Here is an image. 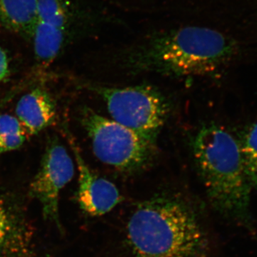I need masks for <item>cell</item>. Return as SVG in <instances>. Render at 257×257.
Returning a JSON list of instances; mask_svg holds the SVG:
<instances>
[{
    "label": "cell",
    "instance_id": "6da1fadb",
    "mask_svg": "<svg viewBox=\"0 0 257 257\" xmlns=\"http://www.w3.org/2000/svg\"><path fill=\"white\" fill-rule=\"evenodd\" d=\"M131 206L108 257H213L204 211L187 194L167 189Z\"/></svg>",
    "mask_w": 257,
    "mask_h": 257
},
{
    "label": "cell",
    "instance_id": "4fadbf2b",
    "mask_svg": "<svg viewBox=\"0 0 257 257\" xmlns=\"http://www.w3.org/2000/svg\"><path fill=\"white\" fill-rule=\"evenodd\" d=\"M28 138L18 118L0 114V155L18 150Z\"/></svg>",
    "mask_w": 257,
    "mask_h": 257
},
{
    "label": "cell",
    "instance_id": "5bb4252c",
    "mask_svg": "<svg viewBox=\"0 0 257 257\" xmlns=\"http://www.w3.org/2000/svg\"><path fill=\"white\" fill-rule=\"evenodd\" d=\"M37 20L67 30L69 10L62 0H38Z\"/></svg>",
    "mask_w": 257,
    "mask_h": 257
},
{
    "label": "cell",
    "instance_id": "9a60e30c",
    "mask_svg": "<svg viewBox=\"0 0 257 257\" xmlns=\"http://www.w3.org/2000/svg\"><path fill=\"white\" fill-rule=\"evenodd\" d=\"M9 74V59L4 49L0 46V84L8 78Z\"/></svg>",
    "mask_w": 257,
    "mask_h": 257
},
{
    "label": "cell",
    "instance_id": "52a82bcc",
    "mask_svg": "<svg viewBox=\"0 0 257 257\" xmlns=\"http://www.w3.org/2000/svg\"><path fill=\"white\" fill-rule=\"evenodd\" d=\"M67 138L75 157L79 172L76 199L83 212L92 217L109 214L123 201L121 193L114 183L96 175L84 162L79 147L72 135Z\"/></svg>",
    "mask_w": 257,
    "mask_h": 257
},
{
    "label": "cell",
    "instance_id": "7c38bea8",
    "mask_svg": "<svg viewBox=\"0 0 257 257\" xmlns=\"http://www.w3.org/2000/svg\"><path fill=\"white\" fill-rule=\"evenodd\" d=\"M238 141L248 182L257 190V121L243 132Z\"/></svg>",
    "mask_w": 257,
    "mask_h": 257
},
{
    "label": "cell",
    "instance_id": "8992f818",
    "mask_svg": "<svg viewBox=\"0 0 257 257\" xmlns=\"http://www.w3.org/2000/svg\"><path fill=\"white\" fill-rule=\"evenodd\" d=\"M74 175L72 157L58 138H52L42 157L40 170L30 184V193L41 205L44 217L58 226L61 192Z\"/></svg>",
    "mask_w": 257,
    "mask_h": 257
},
{
    "label": "cell",
    "instance_id": "ba28073f",
    "mask_svg": "<svg viewBox=\"0 0 257 257\" xmlns=\"http://www.w3.org/2000/svg\"><path fill=\"white\" fill-rule=\"evenodd\" d=\"M0 257H34L31 231L23 211L1 195Z\"/></svg>",
    "mask_w": 257,
    "mask_h": 257
},
{
    "label": "cell",
    "instance_id": "277c9868",
    "mask_svg": "<svg viewBox=\"0 0 257 257\" xmlns=\"http://www.w3.org/2000/svg\"><path fill=\"white\" fill-rule=\"evenodd\" d=\"M81 124L92 142L94 155L103 163L126 175L148 168L155 159L156 145L123 125L84 106Z\"/></svg>",
    "mask_w": 257,
    "mask_h": 257
},
{
    "label": "cell",
    "instance_id": "3957f363",
    "mask_svg": "<svg viewBox=\"0 0 257 257\" xmlns=\"http://www.w3.org/2000/svg\"><path fill=\"white\" fill-rule=\"evenodd\" d=\"M191 147L211 207L223 217L251 227V187L238 139L222 126L209 123L196 132Z\"/></svg>",
    "mask_w": 257,
    "mask_h": 257
},
{
    "label": "cell",
    "instance_id": "9c48e42d",
    "mask_svg": "<svg viewBox=\"0 0 257 257\" xmlns=\"http://www.w3.org/2000/svg\"><path fill=\"white\" fill-rule=\"evenodd\" d=\"M57 106L45 88H35L22 96L16 106V117L28 136L41 133L53 124Z\"/></svg>",
    "mask_w": 257,
    "mask_h": 257
},
{
    "label": "cell",
    "instance_id": "30bf717a",
    "mask_svg": "<svg viewBox=\"0 0 257 257\" xmlns=\"http://www.w3.org/2000/svg\"><path fill=\"white\" fill-rule=\"evenodd\" d=\"M38 0H0V25L30 38L37 22Z\"/></svg>",
    "mask_w": 257,
    "mask_h": 257
},
{
    "label": "cell",
    "instance_id": "7a4b0ae2",
    "mask_svg": "<svg viewBox=\"0 0 257 257\" xmlns=\"http://www.w3.org/2000/svg\"><path fill=\"white\" fill-rule=\"evenodd\" d=\"M236 53L234 41L207 27H179L153 32L119 56L120 66L133 74L170 77L211 75Z\"/></svg>",
    "mask_w": 257,
    "mask_h": 257
},
{
    "label": "cell",
    "instance_id": "5b68a950",
    "mask_svg": "<svg viewBox=\"0 0 257 257\" xmlns=\"http://www.w3.org/2000/svg\"><path fill=\"white\" fill-rule=\"evenodd\" d=\"M84 86L102 98L112 120L156 145L171 110L170 102L158 89L145 84L125 87Z\"/></svg>",
    "mask_w": 257,
    "mask_h": 257
},
{
    "label": "cell",
    "instance_id": "8fae6325",
    "mask_svg": "<svg viewBox=\"0 0 257 257\" xmlns=\"http://www.w3.org/2000/svg\"><path fill=\"white\" fill-rule=\"evenodd\" d=\"M67 30L37 20L30 39L33 44L35 58L46 67L57 58L63 48Z\"/></svg>",
    "mask_w": 257,
    "mask_h": 257
}]
</instances>
